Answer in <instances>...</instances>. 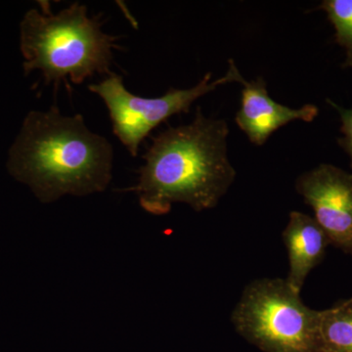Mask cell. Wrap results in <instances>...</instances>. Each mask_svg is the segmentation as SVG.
I'll list each match as a JSON object with an SVG mask.
<instances>
[{"mask_svg":"<svg viewBox=\"0 0 352 352\" xmlns=\"http://www.w3.org/2000/svg\"><path fill=\"white\" fill-rule=\"evenodd\" d=\"M32 8L20 23V50L25 76L39 71L46 85L69 78L80 85L87 78L112 75L110 67L117 36L102 31L101 21L88 16L80 2L53 14L50 6Z\"/></svg>","mask_w":352,"mask_h":352,"instance_id":"3957f363","label":"cell"},{"mask_svg":"<svg viewBox=\"0 0 352 352\" xmlns=\"http://www.w3.org/2000/svg\"><path fill=\"white\" fill-rule=\"evenodd\" d=\"M241 108L236 115V122L252 144L263 146L273 132L294 120L312 122L318 115L316 106L292 109L273 100L261 76L252 82H242Z\"/></svg>","mask_w":352,"mask_h":352,"instance_id":"52a82bcc","label":"cell"},{"mask_svg":"<svg viewBox=\"0 0 352 352\" xmlns=\"http://www.w3.org/2000/svg\"><path fill=\"white\" fill-rule=\"evenodd\" d=\"M324 352H352V298L319 310Z\"/></svg>","mask_w":352,"mask_h":352,"instance_id":"9c48e42d","label":"cell"},{"mask_svg":"<svg viewBox=\"0 0 352 352\" xmlns=\"http://www.w3.org/2000/svg\"><path fill=\"white\" fill-rule=\"evenodd\" d=\"M296 189L314 212L330 245L352 256V175L322 164L298 176Z\"/></svg>","mask_w":352,"mask_h":352,"instance_id":"8992f818","label":"cell"},{"mask_svg":"<svg viewBox=\"0 0 352 352\" xmlns=\"http://www.w3.org/2000/svg\"><path fill=\"white\" fill-rule=\"evenodd\" d=\"M231 321L241 337L263 352H324L319 310L307 307L286 279L251 282Z\"/></svg>","mask_w":352,"mask_h":352,"instance_id":"277c9868","label":"cell"},{"mask_svg":"<svg viewBox=\"0 0 352 352\" xmlns=\"http://www.w3.org/2000/svg\"><path fill=\"white\" fill-rule=\"evenodd\" d=\"M234 60H229L226 75L212 80V74L204 76L195 87L187 89L170 88L157 98H144L132 94L124 85L122 76L112 74L99 83H92L88 89L98 95L108 109L113 132L131 156L138 155L141 143L153 129L178 113H188L194 102L230 82H244Z\"/></svg>","mask_w":352,"mask_h":352,"instance_id":"5b68a950","label":"cell"},{"mask_svg":"<svg viewBox=\"0 0 352 352\" xmlns=\"http://www.w3.org/2000/svg\"><path fill=\"white\" fill-rule=\"evenodd\" d=\"M327 101L340 113V120H342L340 132L342 133V138L339 139V143L346 150L349 157H351V166L352 168V108H342L337 105V104L333 103V101Z\"/></svg>","mask_w":352,"mask_h":352,"instance_id":"8fae6325","label":"cell"},{"mask_svg":"<svg viewBox=\"0 0 352 352\" xmlns=\"http://www.w3.org/2000/svg\"><path fill=\"white\" fill-rule=\"evenodd\" d=\"M113 161L111 143L90 131L82 115L65 116L52 106L27 113L9 148L6 168L38 201L50 204L105 191Z\"/></svg>","mask_w":352,"mask_h":352,"instance_id":"6da1fadb","label":"cell"},{"mask_svg":"<svg viewBox=\"0 0 352 352\" xmlns=\"http://www.w3.org/2000/svg\"><path fill=\"white\" fill-rule=\"evenodd\" d=\"M282 238L289 258L286 281L300 294L309 273L323 261L330 242L314 217L300 212L289 214Z\"/></svg>","mask_w":352,"mask_h":352,"instance_id":"ba28073f","label":"cell"},{"mask_svg":"<svg viewBox=\"0 0 352 352\" xmlns=\"http://www.w3.org/2000/svg\"><path fill=\"white\" fill-rule=\"evenodd\" d=\"M228 134L226 120L207 118L198 108L190 124L153 139L138 182L129 190L154 215L168 214L176 203L196 212L214 208L236 178L227 153Z\"/></svg>","mask_w":352,"mask_h":352,"instance_id":"7a4b0ae2","label":"cell"},{"mask_svg":"<svg viewBox=\"0 0 352 352\" xmlns=\"http://www.w3.org/2000/svg\"><path fill=\"white\" fill-rule=\"evenodd\" d=\"M319 8L326 12L336 31V41L346 50L344 68L352 69V0H325Z\"/></svg>","mask_w":352,"mask_h":352,"instance_id":"30bf717a","label":"cell"}]
</instances>
